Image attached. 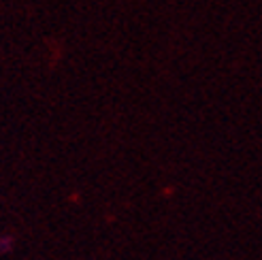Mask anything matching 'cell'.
Instances as JSON below:
<instances>
[{
	"label": "cell",
	"instance_id": "obj_1",
	"mask_svg": "<svg viewBox=\"0 0 262 260\" xmlns=\"http://www.w3.org/2000/svg\"><path fill=\"white\" fill-rule=\"evenodd\" d=\"M13 243H15V239H13V237H0V254H3V252H11Z\"/></svg>",
	"mask_w": 262,
	"mask_h": 260
}]
</instances>
